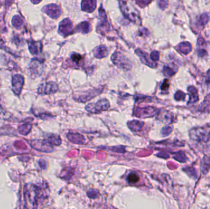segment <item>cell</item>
Wrapping results in <instances>:
<instances>
[{"label":"cell","mask_w":210,"mask_h":209,"mask_svg":"<svg viewBox=\"0 0 210 209\" xmlns=\"http://www.w3.org/2000/svg\"><path fill=\"white\" fill-rule=\"evenodd\" d=\"M25 197L26 201L32 205V207H38L39 202L43 198L41 188L34 185H28L25 186Z\"/></svg>","instance_id":"1"},{"label":"cell","mask_w":210,"mask_h":209,"mask_svg":"<svg viewBox=\"0 0 210 209\" xmlns=\"http://www.w3.org/2000/svg\"><path fill=\"white\" fill-rule=\"evenodd\" d=\"M111 60L118 68L124 70H130L132 68L130 60L119 52L114 53L111 57Z\"/></svg>","instance_id":"2"},{"label":"cell","mask_w":210,"mask_h":209,"mask_svg":"<svg viewBox=\"0 0 210 209\" xmlns=\"http://www.w3.org/2000/svg\"><path fill=\"white\" fill-rule=\"evenodd\" d=\"M100 21L97 27V31L100 33L105 34L110 30V24L108 22L105 12L102 7L100 8Z\"/></svg>","instance_id":"3"},{"label":"cell","mask_w":210,"mask_h":209,"mask_svg":"<svg viewBox=\"0 0 210 209\" xmlns=\"http://www.w3.org/2000/svg\"><path fill=\"white\" fill-rule=\"evenodd\" d=\"M110 104L106 99L100 100L97 103L89 104L86 107V110L92 113H97L108 109Z\"/></svg>","instance_id":"4"},{"label":"cell","mask_w":210,"mask_h":209,"mask_svg":"<svg viewBox=\"0 0 210 209\" xmlns=\"http://www.w3.org/2000/svg\"><path fill=\"white\" fill-rule=\"evenodd\" d=\"M59 87L54 82H45L41 84L38 89V92L40 95H50L57 92Z\"/></svg>","instance_id":"5"},{"label":"cell","mask_w":210,"mask_h":209,"mask_svg":"<svg viewBox=\"0 0 210 209\" xmlns=\"http://www.w3.org/2000/svg\"><path fill=\"white\" fill-rule=\"evenodd\" d=\"M42 11L53 19H58L62 12L61 7L55 4L45 6L42 9Z\"/></svg>","instance_id":"6"},{"label":"cell","mask_w":210,"mask_h":209,"mask_svg":"<svg viewBox=\"0 0 210 209\" xmlns=\"http://www.w3.org/2000/svg\"><path fill=\"white\" fill-rule=\"evenodd\" d=\"M31 146L35 149L45 152L52 151L53 149L52 145L47 141H34L31 142Z\"/></svg>","instance_id":"7"},{"label":"cell","mask_w":210,"mask_h":209,"mask_svg":"<svg viewBox=\"0 0 210 209\" xmlns=\"http://www.w3.org/2000/svg\"><path fill=\"white\" fill-rule=\"evenodd\" d=\"M24 84V78L20 74H16L13 76L12 80V90L16 95H19L21 93Z\"/></svg>","instance_id":"8"},{"label":"cell","mask_w":210,"mask_h":209,"mask_svg":"<svg viewBox=\"0 0 210 209\" xmlns=\"http://www.w3.org/2000/svg\"><path fill=\"white\" fill-rule=\"evenodd\" d=\"M72 28L73 25L72 22L69 19H67L63 20L60 23L59 33L64 36H68L72 33Z\"/></svg>","instance_id":"9"},{"label":"cell","mask_w":210,"mask_h":209,"mask_svg":"<svg viewBox=\"0 0 210 209\" xmlns=\"http://www.w3.org/2000/svg\"><path fill=\"white\" fill-rule=\"evenodd\" d=\"M192 139L198 141L206 142L210 139V133L203 130V129H195V131H192Z\"/></svg>","instance_id":"10"},{"label":"cell","mask_w":210,"mask_h":209,"mask_svg":"<svg viewBox=\"0 0 210 209\" xmlns=\"http://www.w3.org/2000/svg\"><path fill=\"white\" fill-rule=\"evenodd\" d=\"M30 68L31 73L33 75L36 76H39L42 73L44 69L43 63L39 60H33L30 63Z\"/></svg>","instance_id":"11"},{"label":"cell","mask_w":210,"mask_h":209,"mask_svg":"<svg viewBox=\"0 0 210 209\" xmlns=\"http://www.w3.org/2000/svg\"><path fill=\"white\" fill-rule=\"evenodd\" d=\"M121 8L122 12H123V14L127 18V19H129V20L133 22L139 20V17L138 15H136L133 12L129 11H130L129 7L127 6L125 3L122 1L121 2Z\"/></svg>","instance_id":"12"},{"label":"cell","mask_w":210,"mask_h":209,"mask_svg":"<svg viewBox=\"0 0 210 209\" xmlns=\"http://www.w3.org/2000/svg\"><path fill=\"white\" fill-rule=\"evenodd\" d=\"M135 52L137 54V55H138L140 58L141 61L144 63V64L148 66H149L150 67H152V68H154L155 66V65H154L155 64L153 62V60H152L151 57H149V55L146 53L144 52L142 50H139V49L136 50Z\"/></svg>","instance_id":"13"},{"label":"cell","mask_w":210,"mask_h":209,"mask_svg":"<svg viewBox=\"0 0 210 209\" xmlns=\"http://www.w3.org/2000/svg\"><path fill=\"white\" fill-rule=\"evenodd\" d=\"M96 0H83L81 3L82 9L87 12H93L96 8Z\"/></svg>","instance_id":"14"},{"label":"cell","mask_w":210,"mask_h":209,"mask_svg":"<svg viewBox=\"0 0 210 209\" xmlns=\"http://www.w3.org/2000/svg\"><path fill=\"white\" fill-rule=\"evenodd\" d=\"M29 50L33 55L38 54L42 50V44L40 42H34L31 41L29 42Z\"/></svg>","instance_id":"15"},{"label":"cell","mask_w":210,"mask_h":209,"mask_svg":"<svg viewBox=\"0 0 210 209\" xmlns=\"http://www.w3.org/2000/svg\"><path fill=\"white\" fill-rule=\"evenodd\" d=\"M109 53L108 48L104 45H100L94 50V56L97 58H103L106 57Z\"/></svg>","instance_id":"16"},{"label":"cell","mask_w":210,"mask_h":209,"mask_svg":"<svg viewBox=\"0 0 210 209\" xmlns=\"http://www.w3.org/2000/svg\"><path fill=\"white\" fill-rule=\"evenodd\" d=\"M75 30H79L78 31H80L84 34H87L90 31V25L87 22H83L78 26Z\"/></svg>","instance_id":"17"},{"label":"cell","mask_w":210,"mask_h":209,"mask_svg":"<svg viewBox=\"0 0 210 209\" xmlns=\"http://www.w3.org/2000/svg\"><path fill=\"white\" fill-rule=\"evenodd\" d=\"M24 20L23 18L19 15H15L12 20V23L15 28H19L23 25Z\"/></svg>","instance_id":"18"},{"label":"cell","mask_w":210,"mask_h":209,"mask_svg":"<svg viewBox=\"0 0 210 209\" xmlns=\"http://www.w3.org/2000/svg\"><path fill=\"white\" fill-rule=\"evenodd\" d=\"M140 180V177L138 176V174H136L135 172H131L129 174V175L127 177V181L128 182L131 184H136L137 182H138Z\"/></svg>","instance_id":"19"},{"label":"cell","mask_w":210,"mask_h":209,"mask_svg":"<svg viewBox=\"0 0 210 209\" xmlns=\"http://www.w3.org/2000/svg\"><path fill=\"white\" fill-rule=\"evenodd\" d=\"M31 128V125L29 123H25L19 127V131L20 134L26 135L28 134Z\"/></svg>","instance_id":"20"},{"label":"cell","mask_w":210,"mask_h":209,"mask_svg":"<svg viewBox=\"0 0 210 209\" xmlns=\"http://www.w3.org/2000/svg\"><path fill=\"white\" fill-rule=\"evenodd\" d=\"M48 141L52 145H59L61 141L59 136L56 135H51L48 138Z\"/></svg>","instance_id":"21"},{"label":"cell","mask_w":210,"mask_h":209,"mask_svg":"<svg viewBox=\"0 0 210 209\" xmlns=\"http://www.w3.org/2000/svg\"><path fill=\"white\" fill-rule=\"evenodd\" d=\"M71 58L72 61H73L75 63H76V65H80L81 61H83V57L78 53H72L71 55Z\"/></svg>","instance_id":"22"},{"label":"cell","mask_w":210,"mask_h":209,"mask_svg":"<svg viewBox=\"0 0 210 209\" xmlns=\"http://www.w3.org/2000/svg\"><path fill=\"white\" fill-rule=\"evenodd\" d=\"M129 124L135 125V127H134L132 130H134L135 131H138L141 129V128L143 127V125H144V123L138 122L137 120H133V122H130Z\"/></svg>","instance_id":"23"},{"label":"cell","mask_w":210,"mask_h":209,"mask_svg":"<svg viewBox=\"0 0 210 209\" xmlns=\"http://www.w3.org/2000/svg\"><path fill=\"white\" fill-rule=\"evenodd\" d=\"M151 1V0H136V3L142 7L147 6Z\"/></svg>","instance_id":"24"},{"label":"cell","mask_w":210,"mask_h":209,"mask_svg":"<svg viewBox=\"0 0 210 209\" xmlns=\"http://www.w3.org/2000/svg\"><path fill=\"white\" fill-rule=\"evenodd\" d=\"M150 57H151V58L152 59V60H153V61H157V60L159 59V53H158L157 52H156V51L152 52V53L151 54Z\"/></svg>","instance_id":"25"},{"label":"cell","mask_w":210,"mask_h":209,"mask_svg":"<svg viewBox=\"0 0 210 209\" xmlns=\"http://www.w3.org/2000/svg\"><path fill=\"white\" fill-rule=\"evenodd\" d=\"M169 87V84H168V81L167 80H165V82L162 84V86H161V89L162 90H166Z\"/></svg>","instance_id":"26"},{"label":"cell","mask_w":210,"mask_h":209,"mask_svg":"<svg viewBox=\"0 0 210 209\" xmlns=\"http://www.w3.org/2000/svg\"><path fill=\"white\" fill-rule=\"evenodd\" d=\"M42 0H31V1L33 3V4H38L39 3H40Z\"/></svg>","instance_id":"27"}]
</instances>
